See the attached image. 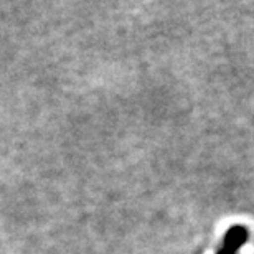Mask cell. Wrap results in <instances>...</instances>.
Listing matches in <instances>:
<instances>
[{
  "mask_svg": "<svg viewBox=\"0 0 254 254\" xmlns=\"http://www.w3.org/2000/svg\"><path fill=\"white\" fill-rule=\"evenodd\" d=\"M246 236H248V233H246L245 228H241V226L233 228V230L228 233V236H226L225 250H223L225 253H221V254H235L236 248L246 241Z\"/></svg>",
  "mask_w": 254,
  "mask_h": 254,
  "instance_id": "6da1fadb",
  "label": "cell"
}]
</instances>
